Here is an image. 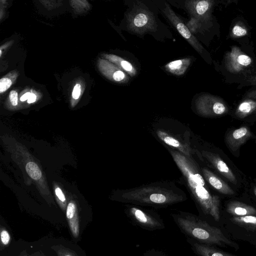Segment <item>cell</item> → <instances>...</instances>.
<instances>
[{"mask_svg":"<svg viewBox=\"0 0 256 256\" xmlns=\"http://www.w3.org/2000/svg\"><path fill=\"white\" fill-rule=\"evenodd\" d=\"M171 154L184 176L198 208L204 214L219 221L220 202L219 196L210 194L204 178L193 162L177 152L172 151Z\"/></svg>","mask_w":256,"mask_h":256,"instance_id":"cell-1","label":"cell"},{"mask_svg":"<svg viewBox=\"0 0 256 256\" xmlns=\"http://www.w3.org/2000/svg\"><path fill=\"white\" fill-rule=\"evenodd\" d=\"M176 224L186 237L200 242L221 246L236 248V244L226 238L218 228L192 214L178 212L171 214Z\"/></svg>","mask_w":256,"mask_h":256,"instance_id":"cell-2","label":"cell"},{"mask_svg":"<svg viewBox=\"0 0 256 256\" xmlns=\"http://www.w3.org/2000/svg\"><path fill=\"white\" fill-rule=\"evenodd\" d=\"M124 212L134 224L144 230L152 232L165 228L163 220L154 211L129 206L126 208Z\"/></svg>","mask_w":256,"mask_h":256,"instance_id":"cell-3","label":"cell"},{"mask_svg":"<svg viewBox=\"0 0 256 256\" xmlns=\"http://www.w3.org/2000/svg\"><path fill=\"white\" fill-rule=\"evenodd\" d=\"M142 4L136 5L127 16V27L132 32L142 34L157 30L153 14Z\"/></svg>","mask_w":256,"mask_h":256,"instance_id":"cell-4","label":"cell"},{"mask_svg":"<svg viewBox=\"0 0 256 256\" xmlns=\"http://www.w3.org/2000/svg\"><path fill=\"white\" fill-rule=\"evenodd\" d=\"M198 113L205 116H216L226 114L228 108L224 101L218 97L205 94L199 96L196 101Z\"/></svg>","mask_w":256,"mask_h":256,"instance_id":"cell-5","label":"cell"},{"mask_svg":"<svg viewBox=\"0 0 256 256\" xmlns=\"http://www.w3.org/2000/svg\"><path fill=\"white\" fill-rule=\"evenodd\" d=\"M163 14L174 26L181 36L198 52H202L203 47L192 34L186 26L184 23L170 6L166 2L164 8L162 10Z\"/></svg>","mask_w":256,"mask_h":256,"instance_id":"cell-6","label":"cell"},{"mask_svg":"<svg viewBox=\"0 0 256 256\" xmlns=\"http://www.w3.org/2000/svg\"><path fill=\"white\" fill-rule=\"evenodd\" d=\"M252 62V58L241 52L238 48H234L226 58V66L232 72H239L248 68Z\"/></svg>","mask_w":256,"mask_h":256,"instance_id":"cell-7","label":"cell"},{"mask_svg":"<svg viewBox=\"0 0 256 256\" xmlns=\"http://www.w3.org/2000/svg\"><path fill=\"white\" fill-rule=\"evenodd\" d=\"M214 1L210 0H191L185 2L186 9L195 18L206 20L210 16Z\"/></svg>","mask_w":256,"mask_h":256,"instance_id":"cell-8","label":"cell"},{"mask_svg":"<svg viewBox=\"0 0 256 256\" xmlns=\"http://www.w3.org/2000/svg\"><path fill=\"white\" fill-rule=\"evenodd\" d=\"M252 136V133L248 126H242L230 132L226 136V143L229 148L236 152Z\"/></svg>","mask_w":256,"mask_h":256,"instance_id":"cell-9","label":"cell"},{"mask_svg":"<svg viewBox=\"0 0 256 256\" xmlns=\"http://www.w3.org/2000/svg\"><path fill=\"white\" fill-rule=\"evenodd\" d=\"M186 241L193 252L198 256H236L219 250L212 245L200 242L188 237H186Z\"/></svg>","mask_w":256,"mask_h":256,"instance_id":"cell-10","label":"cell"},{"mask_svg":"<svg viewBox=\"0 0 256 256\" xmlns=\"http://www.w3.org/2000/svg\"><path fill=\"white\" fill-rule=\"evenodd\" d=\"M205 156L214 168L230 182L236 184L237 180L232 170L218 155L210 152H204Z\"/></svg>","mask_w":256,"mask_h":256,"instance_id":"cell-11","label":"cell"},{"mask_svg":"<svg viewBox=\"0 0 256 256\" xmlns=\"http://www.w3.org/2000/svg\"><path fill=\"white\" fill-rule=\"evenodd\" d=\"M256 110V90L251 92L238 106L235 114L236 117L244 118L254 113Z\"/></svg>","mask_w":256,"mask_h":256,"instance_id":"cell-12","label":"cell"},{"mask_svg":"<svg viewBox=\"0 0 256 256\" xmlns=\"http://www.w3.org/2000/svg\"><path fill=\"white\" fill-rule=\"evenodd\" d=\"M66 216L70 232L75 238L80 234V222L77 206L76 202L70 201L66 206Z\"/></svg>","mask_w":256,"mask_h":256,"instance_id":"cell-13","label":"cell"},{"mask_svg":"<svg viewBox=\"0 0 256 256\" xmlns=\"http://www.w3.org/2000/svg\"><path fill=\"white\" fill-rule=\"evenodd\" d=\"M203 174L210 184L220 192L226 195H232L234 192L222 179L206 168L202 169Z\"/></svg>","mask_w":256,"mask_h":256,"instance_id":"cell-14","label":"cell"},{"mask_svg":"<svg viewBox=\"0 0 256 256\" xmlns=\"http://www.w3.org/2000/svg\"><path fill=\"white\" fill-rule=\"evenodd\" d=\"M226 210L234 216H256V209L254 207L238 201L230 202L226 207Z\"/></svg>","mask_w":256,"mask_h":256,"instance_id":"cell-15","label":"cell"},{"mask_svg":"<svg viewBox=\"0 0 256 256\" xmlns=\"http://www.w3.org/2000/svg\"><path fill=\"white\" fill-rule=\"evenodd\" d=\"M191 59L185 58L172 61L165 66L166 70L169 72L176 76L183 74L190 65Z\"/></svg>","mask_w":256,"mask_h":256,"instance_id":"cell-16","label":"cell"},{"mask_svg":"<svg viewBox=\"0 0 256 256\" xmlns=\"http://www.w3.org/2000/svg\"><path fill=\"white\" fill-rule=\"evenodd\" d=\"M230 220L240 226L250 230H256V216H234Z\"/></svg>","mask_w":256,"mask_h":256,"instance_id":"cell-17","label":"cell"},{"mask_svg":"<svg viewBox=\"0 0 256 256\" xmlns=\"http://www.w3.org/2000/svg\"><path fill=\"white\" fill-rule=\"evenodd\" d=\"M108 58L122 69L131 76H134L136 73V70L132 64L128 60L114 55H109Z\"/></svg>","mask_w":256,"mask_h":256,"instance_id":"cell-18","label":"cell"},{"mask_svg":"<svg viewBox=\"0 0 256 256\" xmlns=\"http://www.w3.org/2000/svg\"><path fill=\"white\" fill-rule=\"evenodd\" d=\"M158 135L159 138L162 140V141L168 144L182 150L183 153L186 154L188 156L190 155L184 149L183 146L180 144V142L178 140L175 139L174 138L168 135L167 134L163 132H158Z\"/></svg>","mask_w":256,"mask_h":256,"instance_id":"cell-19","label":"cell"},{"mask_svg":"<svg viewBox=\"0 0 256 256\" xmlns=\"http://www.w3.org/2000/svg\"><path fill=\"white\" fill-rule=\"evenodd\" d=\"M25 168L28 174L34 180H38L42 178V172L35 162H28L26 164Z\"/></svg>","mask_w":256,"mask_h":256,"instance_id":"cell-20","label":"cell"},{"mask_svg":"<svg viewBox=\"0 0 256 256\" xmlns=\"http://www.w3.org/2000/svg\"><path fill=\"white\" fill-rule=\"evenodd\" d=\"M58 256H78L73 250L62 245H54L51 247Z\"/></svg>","mask_w":256,"mask_h":256,"instance_id":"cell-21","label":"cell"},{"mask_svg":"<svg viewBox=\"0 0 256 256\" xmlns=\"http://www.w3.org/2000/svg\"><path fill=\"white\" fill-rule=\"evenodd\" d=\"M11 241L9 232L4 227L0 228V246L1 248L8 246Z\"/></svg>","mask_w":256,"mask_h":256,"instance_id":"cell-22","label":"cell"},{"mask_svg":"<svg viewBox=\"0 0 256 256\" xmlns=\"http://www.w3.org/2000/svg\"><path fill=\"white\" fill-rule=\"evenodd\" d=\"M232 35L235 37L243 36L247 34V29L240 24H235L232 30Z\"/></svg>","mask_w":256,"mask_h":256,"instance_id":"cell-23","label":"cell"},{"mask_svg":"<svg viewBox=\"0 0 256 256\" xmlns=\"http://www.w3.org/2000/svg\"><path fill=\"white\" fill-rule=\"evenodd\" d=\"M55 194L58 197V200L60 202V204L64 211L66 210V197L62 192V190L56 187L55 188Z\"/></svg>","mask_w":256,"mask_h":256,"instance_id":"cell-24","label":"cell"},{"mask_svg":"<svg viewBox=\"0 0 256 256\" xmlns=\"http://www.w3.org/2000/svg\"><path fill=\"white\" fill-rule=\"evenodd\" d=\"M142 256H168L163 250L156 249L155 248H150L146 251Z\"/></svg>","mask_w":256,"mask_h":256,"instance_id":"cell-25","label":"cell"},{"mask_svg":"<svg viewBox=\"0 0 256 256\" xmlns=\"http://www.w3.org/2000/svg\"><path fill=\"white\" fill-rule=\"evenodd\" d=\"M12 82L11 80L6 78H4L0 80V92L2 93L6 91L11 86Z\"/></svg>","mask_w":256,"mask_h":256,"instance_id":"cell-26","label":"cell"},{"mask_svg":"<svg viewBox=\"0 0 256 256\" xmlns=\"http://www.w3.org/2000/svg\"><path fill=\"white\" fill-rule=\"evenodd\" d=\"M10 100L12 104L14 106H16L18 102V94L16 91L12 90L9 95Z\"/></svg>","mask_w":256,"mask_h":256,"instance_id":"cell-27","label":"cell"},{"mask_svg":"<svg viewBox=\"0 0 256 256\" xmlns=\"http://www.w3.org/2000/svg\"><path fill=\"white\" fill-rule=\"evenodd\" d=\"M80 88V85L78 84H76L74 86L72 92V96L74 99L76 100L80 97L81 92Z\"/></svg>","mask_w":256,"mask_h":256,"instance_id":"cell-28","label":"cell"},{"mask_svg":"<svg viewBox=\"0 0 256 256\" xmlns=\"http://www.w3.org/2000/svg\"><path fill=\"white\" fill-rule=\"evenodd\" d=\"M36 96L34 94H31L28 100V104H31L34 102L36 100Z\"/></svg>","mask_w":256,"mask_h":256,"instance_id":"cell-29","label":"cell"},{"mask_svg":"<svg viewBox=\"0 0 256 256\" xmlns=\"http://www.w3.org/2000/svg\"><path fill=\"white\" fill-rule=\"evenodd\" d=\"M250 84L256 85V76H252L248 80Z\"/></svg>","mask_w":256,"mask_h":256,"instance_id":"cell-30","label":"cell"},{"mask_svg":"<svg viewBox=\"0 0 256 256\" xmlns=\"http://www.w3.org/2000/svg\"><path fill=\"white\" fill-rule=\"evenodd\" d=\"M30 94H31V93L28 92L25 93L24 94H23L20 97V101L24 102V101L28 100V98H29Z\"/></svg>","mask_w":256,"mask_h":256,"instance_id":"cell-31","label":"cell"},{"mask_svg":"<svg viewBox=\"0 0 256 256\" xmlns=\"http://www.w3.org/2000/svg\"><path fill=\"white\" fill-rule=\"evenodd\" d=\"M28 256H46L43 253H42L41 252H34L30 255H28Z\"/></svg>","mask_w":256,"mask_h":256,"instance_id":"cell-32","label":"cell"},{"mask_svg":"<svg viewBox=\"0 0 256 256\" xmlns=\"http://www.w3.org/2000/svg\"><path fill=\"white\" fill-rule=\"evenodd\" d=\"M20 256H28V255L27 254L26 252L24 250V251L22 252Z\"/></svg>","mask_w":256,"mask_h":256,"instance_id":"cell-33","label":"cell"},{"mask_svg":"<svg viewBox=\"0 0 256 256\" xmlns=\"http://www.w3.org/2000/svg\"><path fill=\"white\" fill-rule=\"evenodd\" d=\"M254 194H255V195H256V187H255V188H254Z\"/></svg>","mask_w":256,"mask_h":256,"instance_id":"cell-34","label":"cell"},{"mask_svg":"<svg viewBox=\"0 0 256 256\" xmlns=\"http://www.w3.org/2000/svg\"><path fill=\"white\" fill-rule=\"evenodd\" d=\"M2 50H0V56H1V55H2Z\"/></svg>","mask_w":256,"mask_h":256,"instance_id":"cell-35","label":"cell"},{"mask_svg":"<svg viewBox=\"0 0 256 256\" xmlns=\"http://www.w3.org/2000/svg\"><path fill=\"white\" fill-rule=\"evenodd\" d=\"M254 114L256 115V112H254Z\"/></svg>","mask_w":256,"mask_h":256,"instance_id":"cell-36","label":"cell"}]
</instances>
